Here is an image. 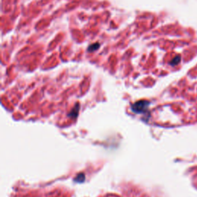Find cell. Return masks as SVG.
I'll return each instance as SVG.
<instances>
[{"mask_svg":"<svg viewBox=\"0 0 197 197\" xmlns=\"http://www.w3.org/2000/svg\"><path fill=\"white\" fill-rule=\"evenodd\" d=\"M99 47H100V44H98V43L93 44V45H92V46H90L89 47V52L95 51V50H96Z\"/></svg>","mask_w":197,"mask_h":197,"instance_id":"6da1fadb","label":"cell"},{"mask_svg":"<svg viewBox=\"0 0 197 197\" xmlns=\"http://www.w3.org/2000/svg\"><path fill=\"white\" fill-rule=\"evenodd\" d=\"M180 57L177 56V57H175V58L173 59V61H172L171 64H172V65H175V64H177L178 63L180 62Z\"/></svg>","mask_w":197,"mask_h":197,"instance_id":"7a4b0ae2","label":"cell"}]
</instances>
